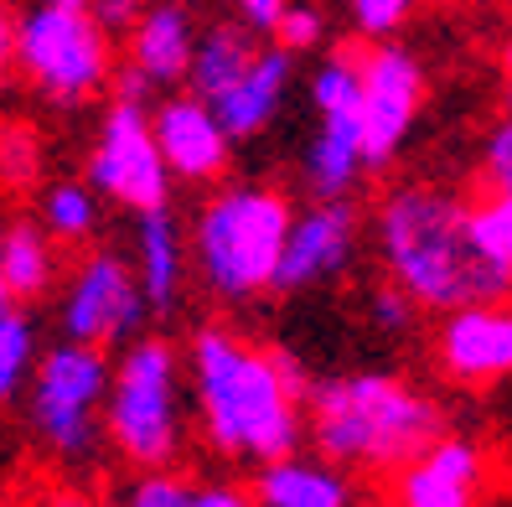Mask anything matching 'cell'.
Instances as JSON below:
<instances>
[{
	"mask_svg": "<svg viewBox=\"0 0 512 507\" xmlns=\"http://www.w3.org/2000/svg\"><path fill=\"white\" fill-rule=\"evenodd\" d=\"M388 492L399 507H471L487 492V451L466 435H435L388 476Z\"/></svg>",
	"mask_w": 512,
	"mask_h": 507,
	"instance_id": "obj_14",
	"label": "cell"
},
{
	"mask_svg": "<svg viewBox=\"0 0 512 507\" xmlns=\"http://www.w3.org/2000/svg\"><path fill=\"white\" fill-rule=\"evenodd\" d=\"M104 389H109V357L94 342H57L47 352H37L32 378H26V425L47 445L57 461L83 466L99 456V409H104Z\"/></svg>",
	"mask_w": 512,
	"mask_h": 507,
	"instance_id": "obj_6",
	"label": "cell"
},
{
	"mask_svg": "<svg viewBox=\"0 0 512 507\" xmlns=\"http://www.w3.org/2000/svg\"><path fill=\"white\" fill-rule=\"evenodd\" d=\"M63 295H57V332L68 342H94V347H109V342H130L145 332V316H150V301L135 280V270L114 249H88L68 280Z\"/></svg>",
	"mask_w": 512,
	"mask_h": 507,
	"instance_id": "obj_9",
	"label": "cell"
},
{
	"mask_svg": "<svg viewBox=\"0 0 512 507\" xmlns=\"http://www.w3.org/2000/svg\"><path fill=\"white\" fill-rule=\"evenodd\" d=\"M502 68H507V78H512V32H507V42H502Z\"/></svg>",
	"mask_w": 512,
	"mask_h": 507,
	"instance_id": "obj_36",
	"label": "cell"
},
{
	"mask_svg": "<svg viewBox=\"0 0 512 507\" xmlns=\"http://www.w3.org/2000/svg\"><path fill=\"white\" fill-rule=\"evenodd\" d=\"M114 99H135V104H150V94H156V83H150L145 73H135L130 63L125 68H114Z\"/></svg>",
	"mask_w": 512,
	"mask_h": 507,
	"instance_id": "obj_34",
	"label": "cell"
},
{
	"mask_svg": "<svg viewBox=\"0 0 512 507\" xmlns=\"http://www.w3.org/2000/svg\"><path fill=\"white\" fill-rule=\"evenodd\" d=\"M352 259H357V213L347 207V197H331V202L316 197V207L290 213L269 295H295L321 280H337Z\"/></svg>",
	"mask_w": 512,
	"mask_h": 507,
	"instance_id": "obj_12",
	"label": "cell"
},
{
	"mask_svg": "<svg viewBox=\"0 0 512 507\" xmlns=\"http://www.w3.org/2000/svg\"><path fill=\"white\" fill-rule=\"evenodd\" d=\"M32 363H37V326L26 316V306L6 295L0 301V404L21 399Z\"/></svg>",
	"mask_w": 512,
	"mask_h": 507,
	"instance_id": "obj_23",
	"label": "cell"
},
{
	"mask_svg": "<svg viewBox=\"0 0 512 507\" xmlns=\"http://www.w3.org/2000/svg\"><path fill=\"white\" fill-rule=\"evenodd\" d=\"M285 6H290V0H238V21H244L254 37H275Z\"/></svg>",
	"mask_w": 512,
	"mask_h": 507,
	"instance_id": "obj_32",
	"label": "cell"
},
{
	"mask_svg": "<svg viewBox=\"0 0 512 507\" xmlns=\"http://www.w3.org/2000/svg\"><path fill=\"white\" fill-rule=\"evenodd\" d=\"M481 176H487V187L497 192H512V119L487 135V151H481Z\"/></svg>",
	"mask_w": 512,
	"mask_h": 507,
	"instance_id": "obj_31",
	"label": "cell"
},
{
	"mask_svg": "<svg viewBox=\"0 0 512 507\" xmlns=\"http://www.w3.org/2000/svg\"><path fill=\"white\" fill-rule=\"evenodd\" d=\"M150 130L166 156L171 182L182 187H218L233 166V135L218 125V114L197 94H171L150 109Z\"/></svg>",
	"mask_w": 512,
	"mask_h": 507,
	"instance_id": "obj_13",
	"label": "cell"
},
{
	"mask_svg": "<svg viewBox=\"0 0 512 507\" xmlns=\"http://www.w3.org/2000/svg\"><path fill=\"white\" fill-rule=\"evenodd\" d=\"M0 233H6V223H0ZM0 301H6V285H0Z\"/></svg>",
	"mask_w": 512,
	"mask_h": 507,
	"instance_id": "obj_39",
	"label": "cell"
},
{
	"mask_svg": "<svg viewBox=\"0 0 512 507\" xmlns=\"http://www.w3.org/2000/svg\"><path fill=\"white\" fill-rule=\"evenodd\" d=\"M125 507H197L202 502V482L197 476H182L171 466H156V471H140L135 482L119 492Z\"/></svg>",
	"mask_w": 512,
	"mask_h": 507,
	"instance_id": "obj_27",
	"label": "cell"
},
{
	"mask_svg": "<svg viewBox=\"0 0 512 507\" xmlns=\"http://www.w3.org/2000/svg\"><path fill=\"white\" fill-rule=\"evenodd\" d=\"M197 16L182 6V0H140V11L125 32L130 47V68L145 73L156 88H171L187 78L192 47H197Z\"/></svg>",
	"mask_w": 512,
	"mask_h": 507,
	"instance_id": "obj_15",
	"label": "cell"
},
{
	"mask_svg": "<svg viewBox=\"0 0 512 507\" xmlns=\"http://www.w3.org/2000/svg\"><path fill=\"white\" fill-rule=\"evenodd\" d=\"M363 99V63L357 52H326L316 73H311V104L316 114H342V109H357Z\"/></svg>",
	"mask_w": 512,
	"mask_h": 507,
	"instance_id": "obj_26",
	"label": "cell"
},
{
	"mask_svg": "<svg viewBox=\"0 0 512 507\" xmlns=\"http://www.w3.org/2000/svg\"><path fill=\"white\" fill-rule=\"evenodd\" d=\"M63 280V244L37 223V218H16L0 233V285L11 301H47Z\"/></svg>",
	"mask_w": 512,
	"mask_h": 507,
	"instance_id": "obj_19",
	"label": "cell"
},
{
	"mask_svg": "<svg viewBox=\"0 0 512 507\" xmlns=\"http://www.w3.org/2000/svg\"><path fill=\"white\" fill-rule=\"evenodd\" d=\"M99 202L104 197L88 182H52L37 197V223L57 238V244H88V238L99 233V218H104Z\"/></svg>",
	"mask_w": 512,
	"mask_h": 507,
	"instance_id": "obj_22",
	"label": "cell"
},
{
	"mask_svg": "<svg viewBox=\"0 0 512 507\" xmlns=\"http://www.w3.org/2000/svg\"><path fill=\"white\" fill-rule=\"evenodd\" d=\"M16 68L52 104H88L114 78V37L88 6L37 0L16 21Z\"/></svg>",
	"mask_w": 512,
	"mask_h": 507,
	"instance_id": "obj_7",
	"label": "cell"
},
{
	"mask_svg": "<svg viewBox=\"0 0 512 507\" xmlns=\"http://www.w3.org/2000/svg\"><path fill=\"white\" fill-rule=\"evenodd\" d=\"M285 228H290V197L275 187L228 182L207 192L187 228V254L207 295L223 306H249L269 295Z\"/></svg>",
	"mask_w": 512,
	"mask_h": 507,
	"instance_id": "obj_4",
	"label": "cell"
},
{
	"mask_svg": "<svg viewBox=\"0 0 512 507\" xmlns=\"http://www.w3.org/2000/svg\"><path fill=\"white\" fill-rule=\"evenodd\" d=\"M352 6V26L363 32L368 42H378V37H394L399 26L409 21V11H414V0H347Z\"/></svg>",
	"mask_w": 512,
	"mask_h": 507,
	"instance_id": "obj_28",
	"label": "cell"
},
{
	"mask_svg": "<svg viewBox=\"0 0 512 507\" xmlns=\"http://www.w3.org/2000/svg\"><path fill=\"white\" fill-rule=\"evenodd\" d=\"M363 125H357V109L342 114H321L316 140L306 151V187L311 197L331 202V197H352V187L363 182Z\"/></svg>",
	"mask_w": 512,
	"mask_h": 507,
	"instance_id": "obj_20",
	"label": "cell"
},
{
	"mask_svg": "<svg viewBox=\"0 0 512 507\" xmlns=\"http://www.w3.org/2000/svg\"><path fill=\"white\" fill-rule=\"evenodd\" d=\"M507 119H512V78H507Z\"/></svg>",
	"mask_w": 512,
	"mask_h": 507,
	"instance_id": "obj_37",
	"label": "cell"
},
{
	"mask_svg": "<svg viewBox=\"0 0 512 507\" xmlns=\"http://www.w3.org/2000/svg\"><path fill=\"white\" fill-rule=\"evenodd\" d=\"M57 6H88V0H57Z\"/></svg>",
	"mask_w": 512,
	"mask_h": 507,
	"instance_id": "obj_38",
	"label": "cell"
},
{
	"mask_svg": "<svg viewBox=\"0 0 512 507\" xmlns=\"http://www.w3.org/2000/svg\"><path fill=\"white\" fill-rule=\"evenodd\" d=\"M466 218H471L476 249L487 254L502 275H512V192L487 187V197L466 207Z\"/></svg>",
	"mask_w": 512,
	"mask_h": 507,
	"instance_id": "obj_25",
	"label": "cell"
},
{
	"mask_svg": "<svg viewBox=\"0 0 512 507\" xmlns=\"http://www.w3.org/2000/svg\"><path fill=\"white\" fill-rule=\"evenodd\" d=\"M249 497L264 507H347L357 487H352V471L290 451V456H275L259 466Z\"/></svg>",
	"mask_w": 512,
	"mask_h": 507,
	"instance_id": "obj_18",
	"label": "cell"
},
{
	"mask_svg": "<svg viewBox=\"0 0 512 507\" xmlns=\"http://www.w3.org/2000/svg\"><path fill=\"white\" fill-rule=\"evenodd\" d=\"M88 187L104 202L125 207V213H150V207L171 202V171L150 130V104L114 99L99 119L94 151H88Z\"/></svg>",
	"mask_w": 512,
	"mask_h": 507,
	"instance_id": "obj_8",
	"label": "cell"
},
{
	"mask_svg": "<svg viewBox=\"0 0 512 507\" xmlns=\"http://www.w3.org/2000/svg\"><path fill=\"white\" fill-rule=\"evenodd\" d=\"M16 21H21V11L11 0H0V73L16 68Z\"/></svg>",
	"mask_w": 512,
	"mask_h": 507,
	"instance_id": "obj_35",
	"label": "cell"
},
{
	"mask_svg": "<svg viewBox=\"0 0 512 507\" xmlns=\"http://www.w3.org/2000/svg\"><path fill=\"white\" fill-rule=\"evenodd\" d=\"M290 57H295V52H285L280 42H275V47H259L254 63H249V73L213 99L218 125H223L233 140L264 135L269 125H275V114H280V104H285V88H290V73H295Z\"/></svg>",
	"mask_w": 512,
	"mask_h": 507,
	"instance_id": "obj_17",
	"label": "cell"
},
{
	"mask_svg": "<svg viewBox=\"0 0 512 507\" xmlns=\"http://www.w3.org/2000/svg\"><path fill=\"white\" fill-rule=\"evenodd\" d=\"M435 363L456 389H497L512 378V301H466L440 311Z\"/></svg>",
	"mask_w": 512,
	"mask_h": 507,
	"instance_id": "obj_11",
	"label": "cell"
},
{
	"mask_svg": "<svg viewBox=\"0 0 512 507\" xmlns=\"http://www.w3.org/2000/svg\"><path fill=\"white\" fill-rule=\"evenodd\" d=\"M187 389L197 435L223 461L264 466L306 440V368L218 321L197 326L187 342Z\"/></svg>",
	"mask_w": 512,
	"mask_h": 507,
	"instance_id": "obj_1",
	"label": "cell"
},
{
	"mask_svg": "<svg viewBox=\"0 0 512 507\" xmlns=\"http://www.w3.org/2000/svg\"><path fill=\"white\" fill-rule=\"evenodd\" d=\"M466 197L430 182H399L378 197L373 249L419 311H450L466 301H497L512 290V275L476 249Z\"/></svg>",
	"mask_w": 512,
	"mask_h": 507,
	"instance_id": "obj_2",
	"label": "cell"
},
{
	"mask_svg": "<svg viewBox=\"0 0 512 507\" xmlns=\"http://www.w3.org/2000/svg\"><path fill=\"white\" fill-rule=\"evenodd\" d=\"M363 63V99H357V125H363V161L368 171H383L404 151L419 109H425V68L399 42L378 37L357 52Z\"/></svg>",
	"mask_w": 512,
	"mask_h": 507,
	"instance_id": "obj_10",
	"label": "cell"
},
{
	"mask_svg": "<svg viewBox=\"0 0 512 507\" xmlns=\"http://www.w3.org/2000/svg\"><path fill=\"white\" fill-rule=\"evenodd\" d=\"M306 435L321 461L388 482L445 435V409L394 373H347L306 389Z\"/></svg>",
	"mask_w": 512,
	"mask_h": 507,
	"instance_id": "obj_3",
	"label": "cell"
},
{
	"mask_svg": "<svg viewBox=\"0 0 512 507\" xmlns=\"http://www.w3.org/2000/svg\"><path fill=\"white\" fill-rule=\"evenodd\" d=\"M254 32L244 21H218V26H207V32H197V47H192V63H187V94H197V99H207L213 104L223 88H233L238 78L249 73V63H254Z\"/></svg>",
	"mask_w": 512,
	"mask_h": 507,
	"instance_id": "obj_21",
	"label": "cell"
},
{
	"mask_svg": "<svg viewBox=\"0 0 512 507\" xmlns=\"http://www.w3.org/2000/svg\"><path fill=\"white\" fill-rule=\"evenodd\" d=\"M275 42H280L285 52H311V47H321V42H326V16H321L316 6H285V16H280V26H275Z\"/></svg>",
	"mask_w": 512,
	"mask_h": 507,
	"instance_id": "obj_29",
	"label": "cell"
},
{
	"mask_svg": "<svg viewBox=\"0 0 512 507\" xmlns=\"http://www.w3.org/2000/svg\"><path fill=\"white\" fill-rule=\"evenodd\" d=\"M135 280L145 290L150 311H171L187 290L192 275V254H187V228L176 223L171 202L150 207V213H135Z\"/></svg>",
	"mask_w": 512,
	"mask_h": 507,
	"instance_id": "obj_16",
	"label": "cell"
},
{
	"mask_svg": "<svg viewBox=\"0 0 512 507\" xmlns=\"http://www.w3.org/2000/svg\"><path fill=\"white\" fill-rule=\"evenodd\" d=\"M187 363L166 337H130V347L119 352V363H109V389L99 425L109 451L135 466L156 471L176 466L187 451Z\"/></svg>",
	"mask_w": 512,
	"mask_h": 507,
	"instance_id": "obj_5",
	"label": "cell"
},
{
	"mask_svg": "<svg viewBox=\"0 0 512 507\" xmlns=\"http://www.w3.org/2000/svg\"><path fill=\"white\" fill-rule=\"evenodd\" d=\"M42 135L26 119H0V192H32L42 182Z\"/></svg>",
	"mask_w": 512,
	"mask_h": 507,
	"instance_id": "obj_24",
	"label": "cell"
},
{
	"mask_svg": "<svg viewBox=\"0 0 512 507\" xmlns=\"http://www.w3.org/2000/svg\"><path fill=\"white\" fill-rule=\"evenodd\" d=\"M414 301H409V295L394 285V280H388L383 290H373V301H368V316H373V326H378V332H388V337H399V332H409V326H414Z\"/></svg>",
	"mask_w": 512,
	"mask_h": 507,
	"instance_id": "obj_30",
	"label": "cell"
},
{
	"mask_svg": "<svg viewBox=\"0 0 512 507\" xmlns=\"http://www.w3.org/2000/svg\"><path fill=\"white\" fill-rule=\"evenodd\" d=\"M88 11L99 16V26H104L109 37H125L130 21H135V11H140V0H88Z\"/></svg>",
	"mask_w": 512,
	"mask_h": 507,
	"instance_id": "obj_33",
	"label": "cell"
}]
</instances>
